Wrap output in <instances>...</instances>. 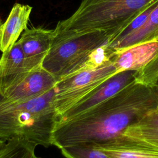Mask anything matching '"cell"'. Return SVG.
<instances>
[{
	"label": "cell",
	"mask_w": 158,
	"mask_h": 158,
	"mask_svg": "<svg viewBox=\"0 0 158 158\" xmlns=\"http://www.w3.org/2000/svg\"><path fill=\"white\" fill-rule=\"evenodd\" d=\"M158 104L152 88L135 80L111 98L83 114L57 122L52 145L59 149L98 144L120 136L131 124Z\"/></svg>",
	"instance_id": "cell-1"
},
{
	"label": "cell",
	"mask_w": 158,
	"mask_h": 158,
	"mask_svg": "<svg viewBox=\"0 0 158 158\" xmlns=\"http://www.w3.org/2000/svg\"><path fill=\"white\" fill-rule=\"evenodd\" d=\"M55 88L26 102H14L0 93V140L21 138L48 148L58 115Z\"/></svg>",
	"instance_id": "cell-2"
},
{
	"label": "cell",
	"mask_w": 158,
	"mask_h": 158,
	"mask_svg": "<svg viewBox=\"0 0 158 158\" xmlns=\"http://www.w3.org/2000/svg\"><path fill=\"white\" fill-rule=\"evenodd\" d=\"M158 0H83L76 11L56 29L77 33L102 31L111 43L131 22Z\"/></svg>",
	"instance_id": "cell-3"
},
{
	"label": "cell",
	"mask_w": 158,
	"mask_h": 158,
	"mask_svg": "<svg viewBox=\"0 0 158 158\" xmlns=\"http://www.w3.org/2000/svg\"><path fill=\"white\" fill-rule=\"evenodd\" d=\"M54 29L56 35L42 66L57 81L78 71L91 52L109 38L102 31L77 33Z\"/></svg>",
	"instance_id": "cell-4"
},
{
	"label": "cell",
	"mask_w": 158,
	"mask_h": 158,
	"mask_svg": "<svg viewBox=\"0 0 158 158\" xmlns=\"http://www.w3.org/2000/svg\"><path fill=\"white\" fill-rule=\"evenodd\" d=\"M117 73L110 61L98 68L79 70L57 81L54 87V105L58 118L102 82Z\"/></svg>",
	"instance_id": "cell-5"
},
{
	"label": "cell",
	"mask_w": 158,
	"mask_h": 158,
	"mask_svg": "<svg viewBox=\"0 0 158 158\" xmlns=\"http://www.w3.org/2000/svg\"><path fill=\"white\" fill-rule=\"evenodd\" d=\"M135 72L124 71L109 78L63 114L58 122L72 119L111 98L135 80Z\"/></svg>",
	"instance_id": "cell-6"
},
{
	"label": "cell",
	"mask_w": 158,
	"mask_h": 158,
	"mask_svg": "<svg viewBox=\"0 0 158 158\" xmlns=\"http://www.w3.org/2000/svg\"><path fill=\"white\" fill-rule=\"evenodd\" d=\"M57 81L41 65L31 70L21 82L7 89L3 96L10 101L26 102L48 92L55 87Z\"/></svg>",
	"instance_id": "cell-7"
},
{
	"label": "cell",
	"mask_w": 158,
	"mask_h": 158,
	"mask_svg": "<svg viewBox=\"0 0 158 158\" xmlns=\"http://www.w3.org/2000/svg\"><path fill=\"white\" fill-rule=\"evenodd\" d=\"M56 35L55 29L42 27L27 28L18 40L22 49L25 62L30 70L42 65Z\"/></svg>",
	"instance_id": "cell-8"
},
{
	"label": "cell",
	"mask_w": 158,
	"mask_h": 158,
	"mask_svg": "<svg viewBox=\"0 0 158 158\" xmlns=\"http://www.w3.org/2000/svg\"><path fill=\"white\" fill-rule=\"evenodd\" d=\"M158 52V41L135 44L114 49L111 61L117 73L138 71L148 64Z\"/></svg>",
	"instance_id": "cell-9"
},
{
	"label": "cell",
	"mask_w": 158,
	"mask_h": 158,
	"mask_svg": "<svg viewBox=\"0 0 158 158\" xmlns=\"http://www.w3.org/2000/svg\"><path fill=\"white\" fill-rule=\"evenodd\" d=\"M26 64L21 46L17 41L0 58V93L21 82L30 72Z\"/></svg>",
	"instance_id": "cell-10"
},
{
	"label": "cell",
	"mask_w": 158,
	"mask_h": 158,
	"mask_svg": "<svg viewBox=\"0 0 158 158\" xmlns=\"http://www.w3.org/2000/svg\"><path fill=\"white\" fill-rule=\"evenodd\" d=\"M91 146L101 151L109 158H158L157 148L120 136L107 142Z\"/></svg>",
	"instance_id": "cell-11"
},
{
	"label": "cell",
	"mask_w": 158,
	"mask_h": 158,
	"mask_svg": "<svg viewBox=\"0 0 158 158\" xmlns=\"http://www.w3.org/2000/svg\"><path fill=\"white\" fill-rule=\"evenodd\" d=\"M32 7L15 3L6 20L0 27V51L2 53L10 49L20 35L27 28Z\"/></svg>",
	"instance_id": "cell-12"
},
{
	"label": "cell",
	"mask_w": 158,
	"mask_h": 158,
	"mask_svg": "<svg viewBox=\"0 0 158 158\" xmlns=\"http://www.w3.org/2000/svg\"><path fill=\"white\" fill-rule=\"evenodd\" d=\"M120 136L158 148V104L128 126Z\"/></svg>",
	"instance_id": "cell-13"
},
{
	"label": "cell",
	"mask_w": 158,
	"mask_h": 158,
	"mask_svg": "<svg viewBox=\"0 0 158 158\" xmlns=\"http://www.w3.org/2000/svg\"><path fill=\"white\" fill-rule=\"evenodd\" d=\"M153 41H158V3L141 27L118 42L107 44L113 49H118Z\"/></svg>",
	"instance_id": "cell-14"
},
{
	"label": "cell",
	"mask_w": 158,
	"mask_h": 158,
	"mask_svg": "<svg viewBox=\"0 0 158 158\" xmlns=\"http://www.w3.org/2000/svg\"><path fill=\"white\" fill-rule=\"evenodd\" d=\"M36 146L34 143L24 139H12L0 151V158H41L35 153Z\"/></svg>",
	"instance_id": "cell-15"
},
{
	"label": "cell",
	"mask_w": 158,
	"mask_h": 158,
	"mask_svg": "<svg viewBox=\"0 0 158 158\" xmlns=\"http://www.w3.org/2000/svg\"><path fill=\"white\" fill-rule=\"evenodd\" d=\"M65 158H109L104 152L89 144H80L60 149Z\"/></svg>",
	"instance_id": "cell-16"
},
{
	"label": "cell",
	"mask_w": 158,
	"mask_h": 158,
	"mask_svg": "<svg viewBox=\"0 0 158 158\" xmlns=\"http://www.w3.org/2000/svg\"><path fill=\"white\" fill-rule=\"evenodd\" d=\"M135 81L146 86L152 88L158 80V52L144 67L135 73Z\"/></svg>",
	"instance_id": "cell-17"
},
{
	"label": "cell",
	"mask_w": 158,
	"mask_h": 158,
	"mask_svg": "<svg viewBox=\"0 0 158 158\" xmlns=\"http://www.w3.org/2000/svg\"><path fill=\"white\" fill-rule=\"evenodd\" d=\"M152 89H153V91L154 92V93L158 99V80H157L156 85L152 88Z\"/></svg>",
	"instance_id": "cell-18"
},
{
	"label": "cell",
	"mask_w": 158,
	"mask_h": 158,
	"mask_svg": "<svg viewBox=\"0 0 158 158\" xmlns=\"http://www.w3.org/2000/svg\"><path fill=\"white\" fill-rule=\"evenodd\" d=\"M6 144V141H4L2 140H0V151L5 146Z\"/></svg>",
	"instance_id": "cell-19"
},
{
	"label": "cell",
	"mask_w": 158,
	"mask_h": 158,
	"mask_svg": "<svg viewBox=\"0 0 158 158\" xmlns=\"http://www.w3.org/2000/svg\"><path fill=\"white\" fill-rule=\"evenodd\" d=\"M1 21H0V27H1Z\"/></svg>",
	"instance_id": "cell-20"
}]
</instances>
